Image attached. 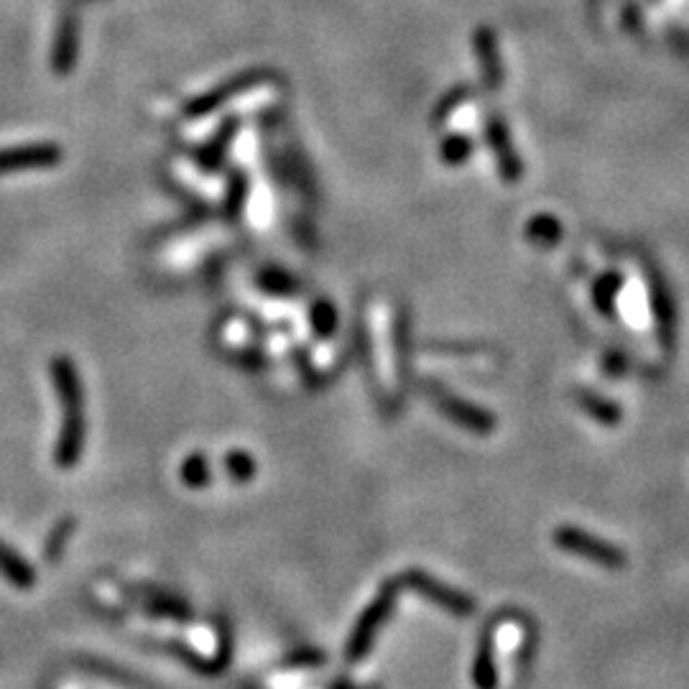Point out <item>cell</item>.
I'll use <instances>...</instances> for the list:
<instances>
[{
	"mask_svg": "<svg viewBox=\"0 0 689 689\" xmlns=\"http://www.w3.org/2000/svg\"><path fill=\"white\" fill-rule=\"evenodd\" d=\"M49 376H52L59 404H62L64 411L62 429H59L57 447H54V462L59 467H64V470H69V467H75L82 460L87 437L85 396H82L80 371H77V365L67 355H59L49 365Z\"/></svg>",
	"mask_w": 689,
	"mask_h": 689,
	"instance_id": "1",
	"label": "cell"
},
{
	"mask_svg": "<svg viewBox=\"0 0 689 689\" xmlns=\"http://www.w3.org/2000/svg\"><path fill=\"white\" fill-rule=\"evenodd\" d=\"M422 388L429 396V401H432L450 422H455L457 427L467 429V432L473 434H480V437H485V434H490L496 429V416L490 414L488 409H480V406L460 399V396H455V393H452L450 388L442 386V383L424 381Z\"/></svg>",
	"mask_w": 689,
	"mask_h": 689,
	"instance_id": "2",
	"label": "cell"
},
{
	"mask_svg": "<svg viewBox=\"0 0 689 689\" xmlns=\"http://www.w3.org/2000/svg\"><path fill=\"white\" fill-rule=\"evenodd\" d=\"M396 587H399V582H386V585L381 587L378 598L368 605V610H365L358 618V623H355L353 633H350L348 649H345V656H348L350 664L363 661L365 656H368V651H371L378 628L388 621V615H391L393 605H396Z\"/></svg>",
	"mask_w": 689,
	"mask_h": 689,
	"instance_id": "3",
	"label": "cell"
},
{
	"mask_svg": "<svg viewBox=\"0 0 689 689\" xmlns=\"http://www.w3.org/2000/svg\"><path fill=\"white\" fill-rule=\"evenodd\" d=\"M64 151L59 143H23V146H8L0 149V177L6 174H21V171L52 169L62 164Z\"/></svg>",
	"mask_w": 689,
	"mask_h": 689,
	"instance_id": "4",
	"label": "cell"
},
{
	"mask_svg": "<svg viewBox=\"0 0 689 689\" xmlns=\"http://www.w3.org/2000/svg\"><path fill=\"white\" fill-rule=\"evenodd\" d=\"M263 77H266V72H261V69L243 72V75L233 77V80H228L225 85L215 87V90L205 92V95H200V97H194L184 113H187V118H205V115L215 113V110L223 108L225 103H230L233 97L243 95V92H248L251 87H256Z\"/></svg>",
	"mask_w": 689,
	"mask_h": 689,
	"instance_id": "5",
	"label": "cell"
},
{
	"mask_svg": "<svg viewBox=\"0 0 689 689\" xmlns=\"http://www.w3.org/2000/svg\"><path fill=\"white\" fill-rule=\"evenodd\" d=\"M557 544L562 549H570V552L582 554V557L593 559V562L605 564V567H621L623 554L615 547L605 544V541L595 539V536L585 534L580 529H559L557 531Z\"/></svg>",
	"mask_w": 689,
	"mask_h": 689,
	"instance_id": "6",
	"label": "cell"
},
{
	"mask_svg": "<svg viewBox=\"0 0 689 689\" xmlns=\"http://www.w3.org/2000/svg\"><path fill=\"white\" fill-rule=\"evenodd\" d=\"M485 136H488L490 149L498 161V171H501L503 182H519L521 179V159L519 154L513 151L511 133L508 126L503 123L498 115H490L488 123H485Z\"/></svg>",
	"mask_w": 689,
	"mask_h": 689,
	"instance_id": "7",
	"label": "cell"
},
{
	"mask_svg": "<svg viewBox=\"0 0 689 689\" xmlns=\"http://www.w3.org/2000/svg\"><path fill=\"white\" fill-rule=\"evenodd\" d=\"M401 582L409 587H414V590H419L422 595H427L429 600H434V603L445 605L447 610H452V613L457 615H465L473 610V603L465 598V595L455 593V590H450V587L439 585L437 580H432V577L427 575V572H419V570H411L406 572L404 577H401Z\"/></svg>",
	"mask_w": 689,
	"mask_h": 689,
	"instance_id": "8",
	"label": "cell"
},
{
	"mask_svg": "<svg viewBox=\"0 0 689 689\" xmlns=\"http://www.w3.org/2000/svg\"><path fill=\"white\" fill-rule=\"evenodd\" d=\"M138 595H141V605L149 610L151 615H161V618H169V621L189 623L192 621V605L184 598L166 593V590H156V587H138Z\"/></svg>",
	"mask_w": 689,
	"mask_h": 689,
	"instance_id": "9",
	"label": "cell"
},
{
	"mask_svg": "<svg viewBox=\"0 0 689 689\" xmlns=\"http://www.w3.org/2000/svg\"><path fill=\"white\" fill-rule=\"evenodd\" d=\"M651 307H654L656 330H659L661 345L667 350L674 348V327H677V314H674L672 294H669L667 284L661 281V276L651 279Z\"/></svg>",
	"mask_w": 689,
	"mask_h": 689,
	"instance_id": "10",
	"label": "cell"
},
{
	"mask_svg": "<svg viewBox=\"0 0 689 689\" xmlns=\"http://www.w3.org/2000/svg\"><path fill=\"white\" fill-rule=\"evenodd\" d=\"M77 54H80V23H77V18L64 16L62 26H59L57 39H54V52H52L54 72H57V75H69L77 62Z\"/></svg>",
	"mask_w": 689,
	"mask_h": 689,
	"instance_id": "11",
	"label": "cell"
},
{
	"mask_svg": "<svg viewBox=\"0 0 689 689\" xmlns=\"http://www.w3.org/2000/svg\"><path fill=\"white\" fill-rule=\"evenodd\" d=\"M0 575L6 577V582H11L18 590H29L36 585V572L16 549H11L8 544L0 541Z\"/></svg>",
	"mask_w": 689,
	"mask_h": 689,
	"instance_id": "12",
	"label": "cell"
},
{
	"mask_svg": "<svg viewBox=\"0 0 689 689\" xmlns=\"http://www.w3.org/2000/svg\"><path fill=\"white\" fill-rule=\"evenodd\" d=\"M575 399H577V404H580L587 414L593 416V419H598L600 424H610V427H613V424L621 422V409H618V404L603 399V396H598V393L577 391Z\"/></svg>",
	"mask_w": 689,
	"mask_h": 689,
	"instance_id": "13",
	"label": "cell"
},
{
	"mask_svg": "<svg viewBox=\"0 0 689 689\" xmlns=\"http://www.w3.org/2000/svg\"><path fill=\"white\" fill-rule=\"evenodd\" d=\"M526 238L539 248H552L562 240V225L554 215H536L526 225Z\"/></svg>",
	"mask_w": 689,
	"mask_h": 689,
	"instance_id": "14",
	"label": "cell"
},
{
	"mask_svg": "<svg viewBox=\"0 0 689 689\" xmlns=\"http://www.w3.org/2000/svg\"><path fill=\"white\" fill-rule=\"evenodd\" d=\"M623 286V279L621 274H605L600 276L598 281H595L593 286V304L595 309H598L603 317H613V309H615V299H618V291H621Z\"/></svg>",
	"mask_w": 689,
	"mask_h": 689,
	"instance_id": "15",
	"label": "cell"
},
{
	"mask_svg": "<svg viewBox=\"0 0 689 689\" xmlns=\"http://www.w3.org/2000/svg\"><path fill=\"white\" fill-rule=\"evenodd\" d=\"M235 126H238V120L235 118H228L225 120V126H223V131L217 133L215 138H212L210 143H207L205 149L200 151V164L205 166L207 171H212V169H217L220 166V161H223V156H225V149H228V143L233 141V136H235Z\"/></svg>",
	"mask_w": 689,
	"mask_h": 689,
	"instance_id": "16",
	"label": "cell"
},
{
	"mask_svg": "<svg viewBox=\"0 0 689 689\" xmlns=\"http://www.w3.org/2000/svg\"><path fill=\"white\" fill-rule=\"evenodd\" d=\"M179 478H182V483L192 490L207 488L212 480V470L207 457L202 455V452H192V455L182 462V473H179Z\"/></svg>",
	"mask_w": 689,
	"mask_h": 689,
	"instance_id": "17",
	"label": "cell"
},
{
	"mask_svg": "<svg viewBox=\"0 0 689 689\" xmlns=\"http://www.w3.org/2000/svg\"><path fill=\"white\" fill-rule=\"evenodd\" d=\"M75 529H77V521L72 519V516H67V519H62L57 526H54L52 534H49V539H46V547H44L46 562L54 564V562H59V559H62L64 547L69 544V539H72Z\"/></svg>",
	"mask_w": 689,
	"mask_h": 689,
	"instance_id": "18",
	"label": "cell"
},
{
	"mask_svg": "<svg viewBox=\"0 0 689 689\" xmlns=\"http://www.w3.org/2000/svg\"><path fill=\"white\" fill-rule=\"evenodd\" d=\"M478 57L480 64H483V77L488 80L490 90H496L498 82H501V69H498L496 44H493V36L488 31H480L478 34Z\"/></svg>",
	"mask_w": 689,
	"mask_h": 689,
	"instance_id": "19",
	"label": "cell"
},
{
	"mask_svg": "<svg viewBox=\"0 0 689 689\" xmlns=\"http://www.w3.org/2000/svg\"><path fill=\"white\" fill-rule=\"evenodd\" d=\"M225 470L233 483H251L256 478V462L245 450H230L225 457Z\"/></svg>",
	"mask_w": 689,
	"mask_h": 689,
	"instance_id": "20",
	"label": "cell"
},
{
	"mask_svg": "<svg viewBox=\"0 0 689 689\" xmlns=\"http://www.w3.org/2000/svg\"><path fill=\"white\" fill-rule=\"evenodd\" d=\"M473 156V138L467 136H450L442 141V149H439V159L445 161L447 166H460Z\"/></svg>",
	"mask_w": 689,
	"mask_h": 689,
	"instance_id": "21",
	"label": "cell"
},
{
	"mask_svg": "<svg viewBox=\"0 0 689 689\" xmlns=\"http://www.w3.org/2000/svg\"><path fill=\"white\" fill-rule=\"evenodd\" d=\"M312 327H314V335L322 337V340L332 337V332L337 330L335 304L327 302V299H319V302L312 307Z\"/></svg>",
	"mask_w": 689,
	"mask_h": 689,
	"instance_id": "22",
	"label": "cell"
},
{
	"mask_svg": "<svg viewBox=\"0 0 689 689\" xmlns=\"http://www.w3.org/2000/svg\"><path fill=\"white\" fill-rule=\"evenodd\" d=\"M258 284H261L268 294H281V297L294 294V286H297L294 279H291L289 274H284V271H279V268H268V271H263V274L258 276Z\"/></svg>",
	"mask_w": 689,
	"mask_h": 689,
	"instance_id": "23",
	"label": "cell"
},
{
	"mask_svg": "<svg viewBox=\"0 0 689 689\" xmlns=\"http://www.w3.org/2000/svg\"><path fill=\"white\" fill-rule=\"evenodd\" d=\"M245 177L243 174H230V184H228V197H225V217H230V220H235V217L240 215V210H243V202H245Z\"/></svg>",
	"mask_w": 689,
	"mask_h": 689,
	"instance_id": "24",
	"label": "cell"
},
{
	"mask_svg": "<svg viewBox=\"0 0 689 689\" xmlns=\"http://www.w3.org/2000/svg\"><path fill=\"white\" fill-rule=\"evenodd\" d=\"M319 664H325V654L317 649H302L284 661V667H319Z\"/></svg>",
	"mask_w": 689,
	"mask_h": 689,
	"instance_id": "25",
	"label": "cell"
},
{
	"mask_svg": "<svg viewBox=\"0 0 689 689\" xmlns=\"http://www.w3.org/2000/svg\"><path fill=\"white\" fill-rule=\"evenodd\" d=\"M603 368L610 373V376H623V373L631 368V360H628V355L613 350V353H608L603 358Z\"/></svg>",
	"mask_w": 689,
	"mask_h": 689,
	"instance_id": "26",
	"label": "cell"
},
{
	"mask_svg": "<svg viewBox=\"0 0 689 689\" xmlns=\"http://www.w3.org/2000/svg\"><path fill=\"white\" fill-rule=\"evenodd\" d=\"M462 100H467V92H462V90L452 92V95L447 97V100H442V103H439V110H437V113H434V123H439V120H445L447 115H450L452 110H455L457 105L462 103Z\"/></svg>",
	"mask_w": 689,
	"mask_h": 689,
	"instance_id": "27",
	"label": "cell"
},
{
	"mask_svg": "<svg viewBox=\"0 0 689 689\" xmlns=\"http://www.w3.org/2000/svg\"><path fill=\"white\" fill-rule=\"evenodd\" d=\"M332 689H355V687L348 682V679H337V682L332 684Z\"/></svg>",
	"mask_w": 689,
	"mask_h": 689,
	"instance_id": "28",
	"label": "cell"
}]
</instances>
